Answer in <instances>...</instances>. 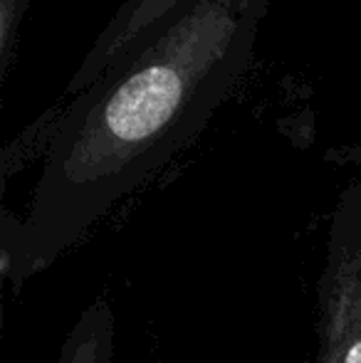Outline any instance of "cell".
I'll return each instance as SVG.
<instances>
[{
	"label": "cell",
	"instance_id": "cell-1",
	"mask_svg": "<svg viewBox=\"0 0 361 363\" xmlns=\"http://www.w3.org/2000/svg\"><path fill=\"white\" fill-rule=\"evenodd\" d=\"M361 363V211L334 220L317 282V359Z\"/></svg>",
	"mask_w": 361,
	"mask_h": 363
},
{
	"label": "cell",
	"instance_id": "cell-3",
	"mask_svg": "<svg viewBox=\"0 0 361 363\" xmlns=\"http://www.w3.org/2000/svg\"><path fill=\"white\" fill-rule=\"evenodd\" d=\"M116 349V319L109 299L94 296L70 334L65 336L57 363H114Z\"/></svg>",
	"mask_w": 361,
	"mask_h": 363
},
{
	"label": "cell",
	"instance_id": "cell-2",
	"mask_svg": "<svg viewBox=\"0 0 361 363\" xmlns=\"http://www.w3.org/2000/svg\"><path fill=\"white\" fill-rule=\"evenodd\" d=\"M179 96L181 79L171 69H146L111 96L104 111L106 129L121 144H139L171 119Z\"/></svg>",
	"mask_w": 361,
	"mask_h": 363
}]
</instances>
